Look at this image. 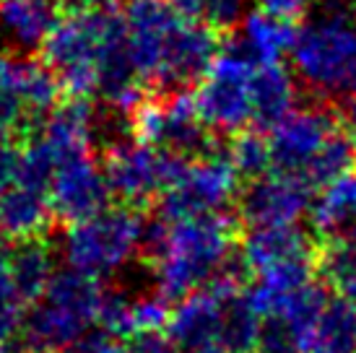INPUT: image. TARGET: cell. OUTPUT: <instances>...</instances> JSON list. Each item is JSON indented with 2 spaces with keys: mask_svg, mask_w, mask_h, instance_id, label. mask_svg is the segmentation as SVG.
Masks as SVG:
<instances>
[{
  "mask_svg": "<svg viewBox=\"0 0 356 353\" xmlns=\"http://www.w3.org/2000/svg\"><path fill=\"white\" fill-rule=\"evenodd\" d=\"M146 255L154 288L169 302L206 288L237 257L234 224L221 213L164 221L146 229Z\"/></svg>",
  "mask_w": 356,
  "mask_h": 353,
  "instance_id": "1",
  "label": "cell"
},
{
  "mask_svg": "<svg viewBox=\"0 0 356 353\" xmlns=\"http://www.w3.org/2000/svg\"><path fill=\"white\" fill-rule=\"evenodd\" d=\"M107 291L99 278L58 270L50 288L29 306L19 330L21 353H68L99 325Z\"/></svg>",
  "mask_w": 356,
  "mask_h": 353,
  "instance_id": "2",
  "label": "cell"
},
{
  "mask_svg": "<svg viewBox=\"0 0 356 353\" xmlns=\"http://www.w3.org/2000/svg\"><path fill=\"white\" fill-rule=\"evenodd\" d=\"M297 79L320 97L351 86L356 73V19L348 10H323L297 29L291 47Z\"/></svg>",
  "mask_w": 356,
  "mask_h": 353,
  "instance_id": "3",
  "label": "cell"
},
{
  "mask_svg": "<svg viewBox=\"0 0 356 353\" xmlns=\"http://www.w3.org/2000/svg\"><path fill=\"white\" fill-rule=\"evenodd\" d=\"M143 216L133 206H109L102 213L68 224L63 236V255L79 273L107 278L136 257L146 245Z\"/></svg>",
  "mask_w": 356,
  "mask_h": 353,
  "instance_id": "4",
  "label": "cell"
},
{
  "mask_svg": "<svg viewBox=\"0 0 356 353\" xmlns=\"http://www.w3.org/2000/svg\"><path fill=\"white\" fill-rule=\"evenodd\" d=\"M257 65L260 63L242 42H224L195 88L198 115L211 133L237 136L252 122V79Z\"/></svg>",
  "mask_w": 356,
  "mask_h": 353,
  "instance_id": "5",
  "label": "cell"
},
{
  "mask_svg": "<svg viewBox=\"0 0 356 353\" xmlns=\"http://www.w3.org/2000/svg\"><path fill=\"white\" fill-rule=\"evenodd\" d=\"M190 158L143 143L138 138H120L104 154V174L112 195L125 206L140 208L156 200L177 182Z\"/></svg>",
  "mask_w": 356,
  "mask_h": 353,
  "instance_id": "6",
  "label": "cell"
},
{
  "mask_svg": "<svg viewBox=\"0 0 356 353\" xmlns=\"http://www.w3.org/2000/svg\"><path fill=\"white\" fill-rule=\"evenodd\" d=\"M130 136L182 158H198L211 148V130L203 125L195 94L175 88L164 97H146L128 120Z\"/></svg>",
  "mask_w": 356,
  "mask_h": 353,
  "instance_id": "7",
  "label": "cell"
},
{
  "mask_svg": "<svg viewBox=\"0 0 356 353\" xmlns=\"http://www.w3.org/2000/svg\"><path fill=\"white\" fill-rule=\"evenodd\" d=\"M242 176L229 161L227 151H208L198 158H190L177 182L159 197V218L182 221V218L218 213L237 197Z\"/></svg>",
  "mask_w": 356,
  "mask_h": 353,
  "instance_id": "8",
  "label": "cell"
},
{
  "mask_svg": "<svg viewBox=\"0 0 356 353\" xmlns=\"http://www.w3.org/2000/svg\"><path fill=\"white\" fill-rule=\"evenodd\" d=\"M343 128L341 112L330 109L327 104H312V107L294 109L284 117L273 130H268L270 156H273V172L284 174H305L312 158L320 154L338 130Z\"/></svg>",
  "mask_w": 356,
  "mask_h": 353,
  "instance_id": "9",
  "label": "cell"
},
{
  "mask_svg": "<svg viewBox=\"0 0 356 353\" xmlns=\"http://www.w3.org/2000/svg\"><path fill=\"white\" fill-rule=\"evenodd\" d=\"M315 187L299 174L270 172L248 182L237 195V211L248 229L263 226H297L312 211Z\"/></svg>",
  "mask_w": 356,
  "mask_h": 353,
  "instance_id": "10",
  "label": "cell"
},
{
  "mask_svg": "<svg viewBox=\"0 0 356 353\" xmlns=\"http://www.w3.org/2000/svg\"><path fill=\"white\" fill-rule=\"evenodd\" d=\"M47 195L55 216L63 218L65 224L97 216L109 208V200L115 197L104 167L97 164L94 154H79L60 161Z\"/></svg>",
  "mask_w": 356,
  "mask_h": 353,
  "instance_id": "11",
  "label": "cell"
},
{
  "mask_svg": "<svg viewBox=\"0 0 356 353\" xmlns=\"http://www.w3.org/2000/svg\"><path fill=\"white\" fill-rule=\"evenodd\" d=\"M221 47L224 42H221L218 29L208 26L203 21L179 19L164 44L156 88L175 91V88H185L188 83L200 81L213 65Z\"/></svg>",
  "mask_w": 356,
  "mask_h": 353,
  "instance_id": "12",
  "label": "cell"
},
{
  "mask_svg": "<svg viewBox=\"0 0 356 353\" xmlns=\"http://www.w3.org/2000/svg\"><path fill=\"white\" fill-rule=\"evenodd\" d=\"M177 10L169 0H128L125 21H128V47L138 76L149 86H156L164 44L172 29L179 24Z\"/></svg>",
  "mask_w": 356,
  "mask_h": 353,
  "instance_id": "13",
  "label": "cell"
},
{
  "mask_svg": "<svg viewBox=\"0 0 356 353\" xmlns=\"http://www.w3.org/2000/svg\"><path fill=\"white\" fill-rule=\"evenodd\" d=\"M0 91L19 97L37 117H47L58 107L63 83L44 60L21 52H0Z\"/></svg>",
  "mask_w": 356,
  "mask_h": 353,
  "instance_id": "14",
  "label": "cell"
},
{
  "mask_svg": "<svg viewBox=\"0 0 356 353\" xmlns=\"http://www.w3.org/2000/svg\"><path fill=\"white\" fill-rule=\"evenodd\" d=\"M239 263L248 273H263L276 265L315 260L317 247H312L309 236L299 226H263L248 229L245 239L237 247Z\"/></svg>",
  "mask_w": 356,
  "mask_h": 353,
  "instance_id": "15",
  "label": "cell"
},
{
  "mask_svg": "<svg viewBox=\"0 0 356 353\" xmlns=\"http://www.w3.org/2000/svg\"><path fill=\"white\" fill-rule=\"evenodd\" d=\"M297 73L284 68L281 63L257 65L252 79V125L260 130H273L297 109Z\"/></svg>",
  "mask_w": 356,
  "mask_h": 353,
  "instance_id": "16",
  "label": "cell"
},
{
  "mask_svg": "<svg viewBox=\"0 0 356 353\" xmlns=\"http://www.w3.org/2000/svg\"><path fill=\"white\" fill-rule=\"evenodd\" d=\"M55 273H58V268H55V252H52L50 242L44 236L16 242V247L10 249V265H8L10 288L16 291V296L26 306H31L34 302H40L42 296H44V291L50 288Z\"/></svg>",
  "mask_w": 356,
  "mask_h": 353,
  "instance_id": "17",
  "label": "cell"
},
{
  "mask_svg": "<svg viewBox=\"0 0 356 353\" xmlns=\"http://www.w3.org/2000/svg\"><path fill=\"white\" fill-rule=\"evenodd\" d=\"M58 19V0H0V34L19 49H40Z\"/></svg>",
  "mask_w": 356,
  "mask_h": 353,
  "instance_id": "18",
  "label": "cell"
},
{
  "mask_svg": "<svg viewBox=\"0 0 356 353\" xmlns=\"http://www.w3.org/2000/svg\"><path fill=\"white\" fill-rule=\"evenodd\" d=\"M52 203L47 192L16 185L0 195V234L13 242L44 236L52 224Z\"/></svg>",
  "mask_w": 356,
  "mask_h": 353,
  "instance_id": "19",
  "label": "cell"
},
{
  "mask_svg": "<svg viewBox=\"0 0 356 353\" xmlns=\"http://www.w3.org/2000/svg\"><path fill=\"white\" fill-rule=\"evenodd\" d=\"M309 218L312 229L323 239L356 236V172L320 187V195L312 200Z\"/></svg>",
  "mask_w": 356,
  "mask_h": 353,
  "instance_id": "20",
  "label": "cell"
},
{
  "mask_svg": "<svg viewBox=\"0 0 356 353\" xmlns=\"http://www.w3.org/2000/svg\"><path fill=\"white\" fill-rule=\"evenodd\" d=\"M302 353H356V302L330 296L317 322L307 333Z\"/></svg>",
  "mask_w": 356,
  "mask_h": 353,
  "instance_id": "21",
  "label": "cell"
},
{
  "mask_svg": "<svg viewBox=\"0 0 356 353\" xmlns=\"http://www.w3.org/2000/svg\"><path fill=\"white\" fill-rule=\"evenodd\" d=\"M242 44L250 49V55L266 65V63H281L284 55H291V47L297 42V26L294 21L270 16L266 10H252L242 21Z\"/></svg>",
  "mask_w": 356,
  "mask_h": 353,
  "instance_id": "22",
  "label": "cell"
},
{
  "mask_svg": "<svg viewBox=\"0 0 356 353\" xmlns=\"http://www.w3.org/2000/svg\"><path fill=\"white\" fill-rule=\"evenodd\" d=\"M263 317L250 302L248 291H234L224 302V317H221V338L218 345L229 353H255L260 330H263Z\"/></svg>",
  "mask_w": 356,
  "mask_h": 353,
  "instance_id": "23",
  "label": "cell"
},
{
  "mask_svg": "<svg viewBox=\"0 0 356 353\" xmlns=\"http://www.w3.org/2000/svg\"><path fill=\"white\" fill-rule=\"evenodd\" d=\"M315 270L330 291L356 302V236L323 239L315 255Z\"/></svg>",
  "mask_w": 356,
  "mask_h": 353,
  "instance_id": "24",
  "label": "cell"
},
{
  "mask_svg": "<svg viewBox=\"0 0 356 353\" xmlns=\"http://www.w3.org/2000/svg\"><path fill=\"white\" fill-rule=\"evenodd\" d=\"M348 172H356V140L341 128L320 148V154L312 158V164L307 167L302 176L317 190V187L336 182L338 176L348 174Z\"/></svg>",
  "mask_w": 356,
  "mask_h": 353,
  "instance_id": "25",
  "label": "cell"
},
{
  "mask_svg": "<svg viewBox=\"0 0 356 353\" xmlns=\"http://www.w3.org/2000/svg\"><path fill=\"white\" fill-rule=\"evenodd\" d=\"M182 19L203 21L218 31H232L248 16L250 0H169Z\"/></svg>",
  "mask_w": 356,
  "mask_h": 353,
  "instance_id": "26",
  "label": "cell"
},
{
  "mask_svg": "<svg viewBox=\"0 0 356 353\" xmlns=\"http://www.w3.org/2000/svg\"><path fill=\"white\" fill-rule=\"evenodd\" d=\"M229 161L234 164L239 176H245L248 182L260 179L273 172V156H270V143L268 138L252 130H242L232 138V143L227 148Z\"/></svg>",
  "mask_w": 356,
  "mask_h": 353,
  "instance_id": "27",
  "label": "cell"
},
{
  "mask_svg": "<svg viewBox=\"0 0 356 353\" xmlns=\"http://www.w3.org/2000/svg\"><path fill=\"white\" fill-rule=\"evenodd\" d=\"M44 117H37L19 97L0 91V143H16L21 136L29 138Z\"/></svg>",
  "mask_w": 356,
  "mask_h": 353,
  "instance_id": "28",
  "label": "cell"
},
{
  "mask_svg": "<svg viewBox=\"0 0 356 353\" xmlns=\"http://www.w3.org/2000/svg\"><path fill=\"white\" fill-rule=\"evenodd\" d=\"M130 314H133V335L167 330L169 320H172L169 299H164L161 294H149L140 296V299H133Z\"/></svg>",
  "mask_w": 356,
  "mask_h": 353,
  "instance_id": "29",
  "label": "cell"
},
{
  "mask_svg": "<svg viewBox=\"0 0 356 353\" xmlns=\"http://www.w3.org/2000/svg\"><path fill=\"white\" fill-rule=\"evenodd\" d=\"M130 306H133V299L115 294V291H107L99 314L102 330L115 335V338H122V340L133 338V314H130Z\"/></svg>",
  "mask_w": 356,
  "mask_h": 353,
  "instance_id": "30",
  "label": "cell"
},
{
  "mask_svg": "<svg viewBox=\"0 0 356 353\" xmlns=\"http://www.w3.org/2000/svg\"><path fill=\"white\" fill-rule=\"evenodd\" d=\"M255 353H302V343H299V335L284 320L270 317L263 322Z\"/></svg>",
  "mask_w": 356,
  "mask_h": 353,
  "instance_id": "31",
  "label": "cell"
},
{
  "mask_svg": "<svg viewBox=\"0 0 356 353\" xmlns=\"http://www.w3.org/2000/svg\"><path fill=\"white\" fill-rule=\"evenodd\" d=\"M128 353H182L167 330L159 333H138L128 338Z\"/></svg>",
  "mask_w": 356,
  "mask_h": 353,
  "instance_id": "32",
  "label": "cell"
},
{
  "mask_svg": "<svg viewBox=\"0 0 356 353\" xmlns=\"http://www.w3.org/2000/svg\"><path fill=\"white\" fill-rule=\"evenodd\" d=\"M21 148L16 143H0V195L19 185Z\"/></svg>",
  "mask_w": 356,
  "mask_h": 353,
  "instance_id": "33",
  "label": "cell"
},
{
  "mask_svg": "<svg viewBox=\"0 0 356 353\" xmlns=\"http://www.w3.org/2000/svg\"><path fill=\"white\" fill-rule=\"evenodd\" d=\"M257 8L270 13V16H278V19L286 21H297L302 19L309 8L312 0H255Z\"/></svg>",
  "mask_w": 356,
  "mask_h": 353,
  "instance_id": "34",
  "label": "cell"
},
{
  "mask_svg": "<svg viewBox=\"0 0 356 353\" xmlns=\"http://www.w3.org/2000/svg\"><path fill=\"white\" fill-rule=\"evenodd\" d=\"M341 122H343V130L356 140V97H351L343 112H341Z\"/></svg>",
  "mask_w": 356,
  "mask_h": 353,
  "instance_id": "35",
  "label": "cell"
},
{
  "mask_svg": "<svg viewBox=\"0 0 356 353\" xmlns=\"http://www.w3.org/2000/svg\"><path fill=\"white\" fill-rule=\"evenodd\" d=\"M8 265H10L8 239L0 234V284H8Z\"/></svg>",
  "mask_w": 356,
  "mask_h": 353,
  "instance_id": "36",
  "label": "cell"
},
{
  "mask_svg": "<svg viewBox=\"0 0 356 353\" xmlns=\"http://www.w3.org/2000/svg\"><path fill=\"white\" fill-rule=\"evenodd\" d=\"M102 0H58V6L63 13H73V10H86L91 6H97Z\"/></svg>",
  "mask_w": 356,
  "mask_h": 353,
  "instance_id": "37",
  "label": "cell"
},
{
  "mask_svg": "<svg viewBox=\"0 0 356 353\" xmlns=\"http://www.w3.org/2000/svg\"><path fill=\"white\" fill-rule=\"evenodd\" d=\"M320 6H323V10H346L354 0H317Z\"/></svg>",
  "mask_w": 356,
  "mask_h": 353,
  "instance_id": "38",
  "label": "cell"
},
{
  "mask_svg": "<svg viewBox=\"0 0 356 353\" xmlns=\"http://www.w3.org/2000/svg\"><path fill=\"white\" fill-rule=\"evenodd\" d=\"M195 353H229V351L221 348V345H211V348H203V351H195Z\"/></svg>",
  "mask_w": 356,
  "mask_h": 353,
  "instance_id": "39",
  "label": "cell"
},
{
  "mask_svg": "<svg viewBox=\"0 0 356 353\" xmlns=\"http://www.w3.org/2000/svg\"><path fill=\"white\" fill-rule=\"evenodd\" d=\"M0 353H8V343L6 340H0Z\"/></svg>",
  "mask_w": 356,
  "mask_h": 353,
  "instance_id": "40",
  "label": "cell"
},
{
  "mask_svg": "<svg viewBox=\"0 0 356 353\" xmlns=\"http://www.w3.org/2000/svg\"><path fill=\"white\" fill-rule=\"evenodd\" d=\"M348 88L354 91V97H356V73H354V79H351V86H348Z\"/></svg>",
  "mask_w": 356,
  "mask_h": 353,
  "instance_id": "41",
  "label": "cell"
}]
</instances>
